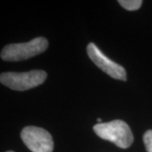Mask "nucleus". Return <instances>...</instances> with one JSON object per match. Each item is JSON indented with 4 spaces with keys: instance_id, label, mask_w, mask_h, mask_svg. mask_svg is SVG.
I'll return each mask as SVG.
<instances>
[{
    "instance_id": "f257e3e1",
    "label": "nucleus",
    "mask_w": 152,
    "mask_h": 152,
    "mask_svg": "<svg viewBox=\"0 0 152 152\" xmlns=\"http://www.w3.org/2000/svg\"><path fill=\"white\" fill-rule=\"evenodd\" d=\"M93 130L102 140L113 142L122 149L129 148L134 141L129 126L123 120L98 124L93 127Z\"/></svg>"
},
{
    "instance_id": "f03ea898",
    "label": "nucleus",
    "mask_w": 152,
    "mask_h": 152,
    "mask_svg": "<svg viewBox=\"0 0 152 152\" xmlns=\"http://www.w3.org/2000/svg\"><path fill=\"white\" fill-rule=\"evenodd\" d=\"M48 48V41L37 37L24 43H13L5 46L1 51V58L9 62H18L42 53Z\"/></svg>"
},
{
    "instance_id": "7ed1b4c3",
    "label": "nucleus",
    "mask_w": 152,
    "mask_h": 152,
    "mask_svg": "<svg viewBox=\"0 0 152 152\" xmlns=\"http://www.w3.org/2000/svg\"><path fill=\"white\" fill-rule=\"evenodd\" d=\"M47 79V73L43 70H31L24 73L6 72L0 75V81L11 90L23 91L37 87Z\"/></svg>"
},
{
    "instance_id": "20e7f679",
    "label": "nucleus",
    "mask_w": 152,
    "mask_h": 152,
    "mask_svg": "<svg viewBox=\"0 0 152 152\" xmlns=\"http://www.w3.org/2000/svg\"><path fill=\"white\" fill-rule=\"evenodd\" d=\"M22 141L32 152H53V140L50 133L39 127L28 126L20 134Z\"/></svg>"
},
{
    "instance_id": "39448f33",
    "label": "nucleus",
    "mask_w": 152,
    "mask_h": 152,
    "mask_svg": "<svg viewBox=\"0 0 152 152\" xmlns=\"http://www.w3.org/2000/svg\"><path fill=\"white\" fill-rule=\"evenodd\" d=\"M86 50L89 58L100 69H102L113 79L126 81L127 75L126 70L123 66L119 65L113 60L109 59L92 42L88 44Z\"/></svg>"
},
{
    "instance_id": "423d86ee",
    "label": "nucleus",
    "mask_w": 152,
    "mask_h": 152,
    "mask_svg": "<svg viewBox=\"0 0 152 152\" xmlns=\"http://www.w3.org/2000/svg\"><path fill=\"white\" fill-rule=\"evenodd\" d=\"M118 4L127 10H137L142 4L141 0H119Z\"/></svg>"
},
{
    "instance_id": "0eeeda50",
    "label": "nucleus",
    "mask_w": 152,
    "mask_h": 152,
    "mask_svg": "<svg viewBox=\"0 0 152 152\" xmlns=\"http://www.w3.org/2000/svg\"><path fill=\"white\" fill-rule=\"evenodd\" d=\"M143 140L147 152H152V130H147L143 136Z\"/></svg>"
},
{
    "instance_id": "6e6552de",
    "label": "nucleus",
    "mask_w": 152,
    "mask_h": 152,
    "mask_svg": "<svg viewBox=\"0 0 152 152\" xmlns=\"http://www.w3.org/2000/svg\"><path fill=\"white\" fill-rule=\"evenodd\" d=\"M97 122L99 124H102V119L101 118H97Z\"/></svg>"
},
{
    "instance_id": "1a4fd4ad",
    "label": "nucleus",
    "mask_w": 152,
    "mask_h": 152,
    "mask_svg": "<svg viewBox=\"0 0 152 152\" xmlns=\"http://www.w3.org/2000/svg\"><path fill=\"white\" fill-rule=\"evenodd\" d=\"M7 152H14V151H7Z\"/></svg>"
}]
</instances>
